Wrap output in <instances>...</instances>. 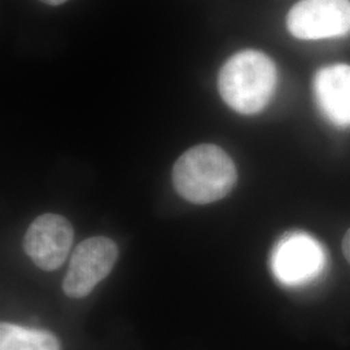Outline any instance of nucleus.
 I'll return each instance as SVG.
<instances>
[{
	"label": "nucleus",
	"instance_id": "obj_6",
	"mask_svg": "<svg viewBox=\"0 0 350 350\" xmlns=\"http://www.w3.org/2000/svg\"><path fill=\"white\" fill-rule=\"evenodd\" d=\"M75 238L72 224L59 214H43L26 231V254L42 270L59 269L68 257Z\"/></svg>",
	"mask_w": 350,
	"mask_h": 350
},
{
	"label": "nucleus",
	"instance_id": "obj_9",
	"mask_svg": "<svg viewBox=\"0 0 350 350\" xmlns=\"http://www.w3.org/2000/svg\"><path fill=\"white\" fill-rule=\"evenodd\" d=\"M342 252H344L345 258L350 263V228L348 230V232L345 234L344 240H342Z\"/></svg>",
	"mask_w": 350,
	"mask_h": 350
},
{
	"label": "nucleus",
	"instance_id": "obj_7",
	"mask_svg": "<svg viewBox=\"0 0 350 350\" xmlns=\"http://www.w3.org/2000/svg\"><path fill=\"white\" fill-rule=\"evenodd\" d=\"M318 108L338 127H350V66L336 64L322 68L314 79Z\"/></svg>",
	"mask_w": 350,
	"mask_h": 350
},
{
	"label": "nucleus",
	"instance_id": "obj_1",
	"mask_svg": "<svg viewBox=\"0 0 350 350\" xmlns=\"http://www.w3.org/2000/svg\"><path fill=\"white\" fill-rule=\"evenodd\" d=\"M235 163L214 144L186 150L174 165L173 183L178 193L193 204H211L226 198L237 185Z\"/></svg>",
	"mask_w": 350,
	"mask_h": 350
},
{
	"label": "nucleus",
	"instance_id": "obj_5",
	"mask_svg": "<svg viewBox=\"0 0 350 350\" xmlns=\"http://www.w3.org/2000/svg\"><path fill=\"white\" fill-rule=\"evenodd\" d=\"M293 37L318 40L350 33V0H301L287 16Z\"/></svg>",
	"mask_w": 350,
	"mask_h": 350
},
{
	"label": "nucleus",
	"instance_id": "obj_10",
	"mask_svg": "<svg viewBox=\"0 0 350 350\" xmlns=\"http://www.w3.org/2000/svg\"><path fill=\"white\" fill-rule=\"evenodd\" d=\"M39 1H42L44 4H49V5H60V4H63V3L68 1V0H39Z\"/></svg>",
	"mask_w": 350,
	"mask_h": 350
},
{
	"label": "nucleus",
	"instance_id": "obj_3",
	"mask_svg": "<svg viewBox=\"0 0 350 350\" xmlns=\"http://www.w3.org/2000/svg\"><path fill=\"white\" fill-rule=\"evenodd\" d=\"M325 248L305 232H293L282 239L271 258L276 279L292 287L317 279L325 271Z\"/></svg>",
	"mask_w": 350,
	"mask_h": 350
},
{
	"label": "nucleus",
	"instance_id": "obj_4",
	"mask_svg": "<svg viewBox=\"0 0 350 350\" xmlns=\"http://www.w3.org/2000/svg\"><path fill=\"white\" fill-rule=\"evenodd\" d=\"M118 248L111 239L95 237L82 241L75 250L63 288L66 296L81 299L111 274Z\"/></svg>",
	"mask_w": 350,
	"mask_h": 350
},
{
	"label": "nucleus",
	"instance_id": "obj_2",
	"mask_svg": "<svg viewBox=\"0 0 350 350\" xmlns=\"http://www.w3.org/2000/svg\"><path fill=\"white\" fill-rule=\"evenodd\" d=\"M274 62L262 52L240 51L221 68L218 90L226 104L240 114H256L269 104L276 88Z\"/></svg>",
	"mask_w": 350,
	"mask_h": 350
},
{
	"label": "nucleus",
	"instance_id": "obj_8",
	"mask_svg": "<svg viewBox=\"0 0 350 350\" xmlns=\"http://www.w3.org/2000/svg\"><path fill=\"white\" fill-rule=\"evenodd\" d=\"M0 350H62V345L49 331L1 323Z\"/></svg>",
	"mask_w": 350,
	"mask_h": 350
}]
</instances>
